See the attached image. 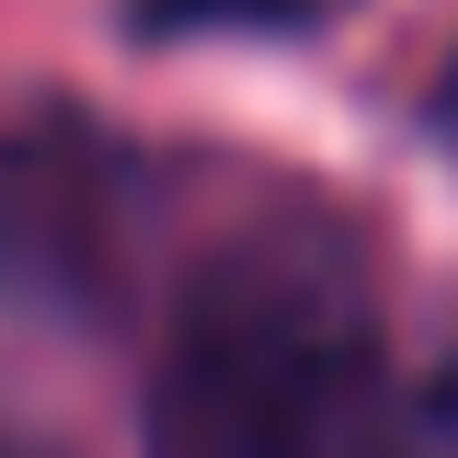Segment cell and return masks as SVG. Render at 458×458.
Listing matches in <instances>:
<instances>
[{
	"instance_id": "3957f363",
	"label": "cell",
	"mask_w": 458,
	"mask_h": 458,
	"mask_svg": "<svg viewBox=\"0 0 458 458\" xmlns=\"http://www.w3.org/2000/svg\"><path fill=\"white\" fill-rule=\"evenodd\" d=\"M344 0H126V23L172 47V35H321Z\"/></svg>"
},
{
	"instance_id": "8992f818",
	"label": "cell",
	"mask_w": 458,
	"mask_h": 458,
	"mask_svg": "<svg viewBox=\"0 0 458 458\" xmlns=\"http://www.w3.org/2000/svg\"><path fill=\"white\" fill-rule=\"evenodd\" d=\"M0 458H57V447H23V436H0Z\"/></svg>"
},
{
	"instance_id": "5b68a950",
	"label": "cell",
	"mask_w": 458,
	"mask_h": 458,
	"mask_svg": "<svg viewBox=\"0 0 458 458\" xmlns=\"http://www.w3.org/2000/svg\"><path fill=\"white\" fill-rule=\"evenodd\" d=\"M436 126L458 138V57H447V81H436Z\"/></svg>"
},
{
	"instance_id": "6da1fadb",
	"label": "cell",
	"mask_w": 458,
	"mask_h": 458,
	"mask_svg": "<svg viewBox=\"0 0 458 458\" xmlns=\"http://www.w3.org/2000/svg\"><path fill=\"white\" fill-rule=\"evenodd\" d=\"M378 298L321 207L218 241L149 378V458H378Z\"/></svg>"
},
{
	"instance_id": "277c9868",
	"label": "cell",
	"mask_w": 458,
	"mask_h": 458,
	"mask_svg": "<svg viewBox=\"0 0 458 458\" xmlns=\"http://www.w3.org/2000/svg\"><path fill=\"white\" fill-rule=\"evenodd\" d=\"M390 458H458V355L424 378V390L401 401V424H390Z\"/></svg>"
},
{
	"instance_id": "7a4b0ae2",
	"label": "cell",
	"mask_w": 458,
	"mask_h": 458,
	"mask_svg": "<svg viewBox=\"0 0 458 458\" xmlns=\"http://www.w3.org/2000/svg\"><path fill=\"white\" fill-rule=\"evenodd\" d=\"M149 229V183L81 114H23L0 126V310L47 321H104L126 298Z\"/></svg>"
}]
</instances>
